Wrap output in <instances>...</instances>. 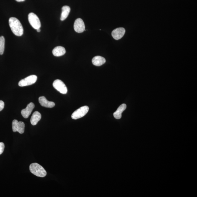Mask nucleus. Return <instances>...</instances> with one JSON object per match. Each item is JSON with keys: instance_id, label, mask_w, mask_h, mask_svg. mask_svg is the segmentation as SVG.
Segmentation results:
<instances>
[{"instance_id": "1", "label": "nucleus", "mask_w": 197, "mask_h": 197, "mask_svg": "<svg viewBox=\"0 0 197 197\" xmlns=\"http://www.w3.org/2000/svg\"><path fill=\"white\" fill-rule=\"evenodd\" d=\"M9 24L13 33L16 36H21L23 34V26L18 19L15 17L10 18Z\"/></svg>"}, {"instance_id": "2", "label": "nucleus", "mask_w": 197, "mask_h": 197, "mask_svg": "<svg viewBox=\"0 0 197 197\" xmlns=\"http://www.w3.org/2000/svg\"><path fill=\"white\" fill-rule=\"evenodd\" d=\"M29 169L32 174L38 177L44 178L47 174L44 168L37 163H32L30 166Z\"/></svg>"}, {"instance_id": "3", "label": "nucleus", "mask_w": 197, "mask_h": 197, "mask_svg": "<svg viewBox=\"0 0 197 197\" xmlns=\"http://www.w3.org/2000/svg\"><path fill=\"white\" fill-rule=\"evenodd\" d=\"M28 20L30 25L35 29L40 28L41 23L39 17L34 13H31L28 15Z\"/></svg>"}, {"instance_id": "4", "label": "nucleus", "mask_w": 197, "mask_h": 197, "mask_svg": "<svg viewBox=\"0 0 197 197\" xmlns=\"http://www.w3.org/2000/svg\"><path fill=\"white\" fill-rule=\"evenodd\" d=\"M89 107L87 106H84L75 111L72 115V118L77 119L85 116L89 111Z\"/></svg>"}, {"instance_id": "5", "label": "nucleus", "mask_w": 197, "mask_h": 197, "mask_svg": "<svg viewBox=\"0 0 197 197\" xmlns=\"http://www.w3.org/2000/svg\"><path fill=\"white\" fill-rule=\"evenodd\" d=\"M37 79V77L36 75H30L20 81L18 85L20 87H24V86L31 85L36 82Z\"/></svg>"}, {"instance_id": "6", "label": "nucleus", "mask_w": 197, "mask_h": 197, "mask_svg": "<svg viewBox=\"0 0 197 197\" xmlns=\"http://www.w3.org/2000/svg\"><path fill=\"white\" fill-rule=\"evenodd\" d=\"M53 86L55 89L61 93L65 94L68 91L67 88L63 82L60 80H56L54 82Z\"/></svg>"}, {"instance_id": "7", "label": "nucleus", "mask_w": 197, "mask_h": 197, "mask_svg": "<svg viewBox=\"0 0 197 197\" xmlns=\"http://www.w3.org/2000/svg\"><path fill=\"white\" fill-rule=\"evenodd\" d=\"M25 125L23 122H18L16 119L13 121L12 129L13 132H18L20 134L23 133L25 131Z\"/></svg>"}, {"instance_id": "8", "label": "nucleus", "mask_w": 197, "mask_h": 197, "mask_svg": "<svg viewBox=\"0 0 197 197\" xmlns=\"http://www.w3.org/2000/svg\"><path fill=\"white\" fill-rule=\"evenodd\" d=\"M75 31L78 33L83 32L85 30V23L81 18L77 19L75 20L74 24Z\"/></svg>"}, {"instance_id": "9", "label": "nucleus", "mask_w": 197, "mask_h": 197, "mask_svg": "<svg viewBox=\"0 0 197 197\" xmlns=\"http://www.w3.org/2000/svg\"><path fill=\"white\" fill-rule=\"evenodd\" d=\"M125 30L123 28H119L116 29L112 31V37L116 40H119L122 38L124 35Z\"/></svg>"}, {"instance_id": "10", "label": "nucleus", "mask_w": 197, "mask_h": 197, "mask_svg": "<svg viewBox=\"0 0 197 197\" xmlns=\"http://www.w3.org/2000/svg\"><path fill=\"white\" fill-rule=\"evenodd\" d=\"M35 107L34 104L33 103H30L28 104L27 107L25 109L21 111V113L25 118H27L30 116Z\"/></svg>"}, {"instance_id": "11", "label": "nucleus", "mask_w": 197, "mask_h": 197, "mask_svg": "<svg viewBox=\"0 0 197 197\" xmlns=\"http://www.w3.org/2000/svg\"><path fill=\"white\" fill-rule=\"evenodd\" d=\"M39 102L41 106L46 108H52L54 107L55 105L54 102L49 101L45 97L43 96L39 97Z\"/></svg>"}, {"instance_id": "12", "label": "nucleus", "mask_w": 197, "mask_h": 197, "mask_svg": "<svg viewBox=\"0 0 197 197\" xmlns=\"http://www.w3.org/2000/svg\"><path fill=\"white\" fill-rule=\"evenodd\" d=\"M65 53L66 50L65 48L61 46H57L52 51L53 55L56 57L63 56Z\"/></svg>"}, {"instance_id": "13", "label": "nucleus", "mask_w": 197, "mask_h": 197, "mask_svg": "<svg viewBox=\"0 0 197 197\" xmlns=\"http://www.w3.org/2000/svg\"><path fill=\"white\" fill-rule=\"evenodd\" d=\"M127 105L125 104L121 105L113 114L114 118L116 119H120L122 117V114L127 108Z\"/></svg>"}, {"instance_id": "14", "label": "nucleus", "mask_w": 197, "mask_h": 197, "mask_svg": "<svg viewBox=\"0 0 197 197\" xmlns=\"http://www.w3.org/2000/svg\"><path fill=\"white\" fill-rule=\"evenodd\" d=\"M41 115L38 111H35L33 113L30 119V122L32 125H36L41 120Z\"/></svg>"}, {"instance_id": "15", "label": "nucleus", "mask_w": 197, "mask_h": 197, "mask_svg": "<svg viewBox=\"0 0 197 197\" xmlns=\"http://www.w3.org/2000/svg\"><path fill=\"white\" fill-rule=\"evenodd\" d=\"M106 61L105 58L101 56L95 57L92 60V64L96 66H100L103 65L106 63Z\"/></svg>"}, {"instance_id": "16", "label": "nucleus", "mask_w": 197, "mask_h": 197, "mask_svg": "<svg viewBox=\"0 0 197 197\" xmlns=\"http://www.w3.org/2000/svg\"><path fill=\"white\" fill-rule=\"evenodd\" d=\"M70 8L69 6H65L62 8V13L60 18L61 20H65L68 16L70 12Z\"/></svg>"}, {"instance_id": "17", "label": "nucleus", "mask_w": 197, "mask_h": 197, "mask_svg": "<svg viewBox=\"0 0 197 197\" xmlns=\"http://www.w3.org/2000/svg\"><path fill=\"white\" fill-rule=\"evenodd\" d=\"M5 39L3 36L0 37V54H3L4 50Z\"/></svg>"}, {"instance_id": "18", "label": "nucleus", "mask_w": 197, "mask_h": 197, "mask_svg": "<svg viewBox=\"0 0 197 197\" xmlns=\"http://www.w3.org/2000/svg\"><path fill=\"white\" fill-rule=\"evenodd\" d=\"M4 145L3 143H0V155L3 153L4 149Z\"/></svg>"}, {"instance_id": "19", "label": "nucleus", "mask_w": 197, "mask_h": 197, "mask_svg": "<svg viewBox=\"0 0 197 197\" xmlns=\"http://www.w3.org/2000/svg\"><path fill=\"white\" fill-rule=\"evenodd\" d=\"M4 106V103L3 101H0V111L3 110Z\"/></svg>"}, {"instance_id": "20", "label": "nucleus", "mask_w": 197, "mask_h": 197, "mask_svg": "<svg viewBox=\"0 0 197 197\" xmlns=\"http://www.w3.org/2000/svg\"><path fill=\"white\" fill-rule=\"evenodd\" d=\"M15 1H17L18 2H21L25 1V0H15Z\"/></svg>"}, {"instance_id": "21", "label": "nucleus", "mask_w": 197, "mask_h": 197, "mask_svg": "<svg viewBox=\"0 0 197 197\" xmlns=\"http://www.w3.org/2000/svg\"><path fill=\"white\" fill-rule=\"evenodd\" d=\"M37 31L38 32H40L41 31V30L40 29V28H39L37 29Z\"/></svg>"}]
</instances>
